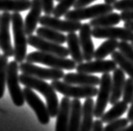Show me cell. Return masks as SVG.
<instances>
[{"instance_id": "obj_1", "label": "cell", "mask_w": 133, "mask_h": 131, "mask_svg": "<svg viewBox=\"0 0 133 131\" xmlns=\"http://www.w3.org/2000/svg\"><path fill=\"white\" fill-rule=\"evenodd\" d=\"M19 82L24 87L34 89L44 96L51 117L54 118L57 115L59 110V101L57 95L56 93V90L51 84L47 83L46 82L41 79L23 73L19 76Z\"/></svg>"}, {"instance_id": "obj_2", "label": "cell", "mask_w": 133, "mask_h": 131, "mask_svg": "<svg viewBox=\"0 0 133 131\" xmlns=\"http://www.w3.org/2000/svg\"><path fill=\"white\" fill-rule=\"evenodd\" d=\"M11 23L15 40V61L22 63L26 58L28 40L24 31V19L19 13L14 12L11 14Z\"/></svg>"}, {"instance_id": "obj_3", "label": "cell", "mask_w": 133, "mask_h": 131, "mask_svg": "<svg viewBox=\"0 0 133 131\" xmlns=\"http://www.w3.org/2000/svg\"><path fill=\"white\" fill-rule=\"evenodd\" d=\"M25 60L30 63H40L47 66L51 68L60 70L71 71L76 69L77 63L72 59L66 57H61L53 54L45 53L42 51H33L27 55Z\"/></svg>"}, {"instance_id": "obj_4", "label": "cell", "mask_w": 133, "mask_h": 131, "mask_svg": "<svg viewBox=\"0 0 133 131\" xmlns=\"http://www.w3.org/2000/svg\"><path fill=\"white\" fill-rule=\"evenodd\" d=\"M51 85L53 87L56 92H58L59 93L64 95V97L77 99L94 98L99 92V89L96 87L72 85L59 80L52 81Z\"/></svg>"}, {"instance_id": "obj_5", "label": "cell", "mask_w": 133, "mask_h": 131, "mask_svg": "<svg viewBox=\"0 0 133 131\" xmlns=\"http://www.w3.org/2000/svg\"><path fill=\"white\" fill-rule=\"evenodd\" d=\"M114 8L111 4L108 3H99L89 7H83L80 9H74L69 11L64 15L65 19L82 21L85 19H93L100 15L113 12Z\"/></svg>"}, {"instance_id": "obj_6", "label": "cell", "mask_w": 133, "mask_h": 131, "mask_svg": "<svg viewBox=\"0 0 133 131\" xmlns=\"http://www.w3.org/2000/svg\"><path fill=\"white\" fill-rule=\"evenodd\" d=\"M19 65L16 61H10L7 70V86H8L9 94L11 96L14 104L17 107L24 105V97L23 90L19 87Z\"/></svg>"}, {"instance_id": "obj_7", "label": "cell", "mask_w": 133, "mask_h": 131, "mask_svg": "<svg viewBox=\"0 0 133 131\" xmlns=\"http://www.w3.org/2000/svg\"><path fill=\"white\" fill-rule=\"evenodd\" d=\"M19 70L23 74L31 76L41 80H60L63 78L65 75L63 70L55 68H43L27 61L20 63L19 66Z\"/></svg>"}, {"instance_id": "obj_8", "label": "cell", "mask_w": 133, "mask_h": 131, "mask_svg": "<svg viewBox=\"0 0 133 131\" xmlns=\"http://www.w3.org/2000/svg\"><path fill=\"white\" fill-rule=\"evenodd\" d=\"M112 77L110 73H104L100 78L99 88L97 94L96 103L94 104V116L96 119H100L104 114L108 103L110 102L111 94Z\"/></svg>"}, {"instance_id": "obj_9", "label": "cell", "mask_w": 133, "mask_h": 131, "mask_svg": "<svg viewBox=\"0 0 133 131\" xmlns=\"http://www.w3.org/2000/svg\"><path fill=\"white\" fill-rule=\"evenodd\" d=\"M24 97L25 102L32 108L37 116L39 122L43 125H46L50 122V113H49L46 105L42 102L38 95L33 91V89L24 88L23 89Z\"/></svg>"}, {"instance_id": "obj_10", "label": "cell", "mask_w": 133, "mask_h": 131, "mask_svg": "<svg viewBox=\"0 0 133 131\" xmlns=\"http://www.w3.org/2000/svg\"><path fill=\"white\" fill-rule=\"evenodd\" d=\"M28 44L30 46L36 48L38 50L45 53L53 54L61 57H68L69 56V50L66 47L61 46L60 44H57L51 41L44 40L38 35L30 34L27 38Z\"/></svg>"}, {"instance_id": "obj_11", "label": "cell", "mask_w": 133, "mask_h": 131, "mask_svg": "<svg viewBox=\"0 0 133 131\" xmlns=\"http://www.w3.org/2000/svg\"><path fill=\"white\" fill-rule=\"evenodd\" d=\"M92 36L96 39H112L123 41H132L133 32L125 27H99L92 29Z\"/></svg>"}, {"instance_id": "obj_12", "label": "cell", "mask_w": 133, "mask_h": 131, "mask_svg": "<svg viewBox=\"0 0 133 131\" xmlns=\"http://www.w3.org/2000/svg\"><path fill=\"white\" fill-rule=\"evenodd\" d=\"M39 23L41 26L51 28L62 33L76 32L80 30L83 25L81 21H74V20L68 19L62 20L57 17H51V15L45 14L41 17Z\"/></svg>"}, {"instance_id": "obj_13", "label": "cell", "mask_w": 133, "mask_h": 131, "mask_svg": "<svg viewBox=\"0 0 133 131\" xmlns=\"http://www.w3.org/2000/svg\"><path fill=\"white\" fill-rule=\"evenodd\" d=\"M10 22L11 14L9 12H3L0 16V48L7 57H12L15 55L9 33Z\"/></svg>"}, {"instance_id": "obj_14", "label": "cell", "mask_w": 133, "mask_h": 131, "mask_svg": "<svg viewBox=\"0 0 133 131\" xmlns=\"http://www.w3.org/2000/svg\"><path fill=\"white\" fill-rule=\"evenodd\" d=\"M117 68V64L113 60H96L78 64L76 70L78 72L87 74L110 73Z\"/></svg>"}, {"instance_id": "obj_15", "label": "cell", "mask_w": 133, "mask_h": 131, "mask_svg": "<svg viewBox=\"0 0 133 131\" xmlns=\"http://www.w3.org/2000/svg\"><path fill=\"white\" fill-rule=\"evenodd\" d=\"M78 37L83 59L86 61H92L95 50L92 40V27L90 26L89 23L83 24L79 30Z\"/></svg>"}, {"instance_id": "obj_16", "label": "cell", "mask_w": 133, "mask_h": 131, "mask_svg": "<svg viewBox=\"0 0 133 131\" xmlns=\"http://www.w3.org/2000/svg\"><path fill=\"white\" fill-rule=\"evenodd\" d=\"M42 12V5L41 0H31V6L29 13L24 19V31L28 36L36 30L37 24L39 23Z\"/></svg>"}, {"instance_id": "obj_17", "label": "cell", "mask_w": 133, "mask_h": 131, "mask_svg": "<svg viewBox=\"0 0 133 131\" xmlns=\"http://www.w3.org/2000/svg\"><path fill=\"white\" fill-rule=\"evenodd\" d=\"M63 82L68 84L78 85V86H91L96 87L99 85L100 79L97 76H94L87 73H66L63 77Z\"/></svg>"}, {"instance_id": "obj_18", "label": "cell", "mask_w": 133, "mask_h": 131, "mask_svg": "<svg viewBox=\"0 0 133 131\" xmlns=\"http://www.w3.org/2000/svg\"><path fill=\"white\" fill-rule=\"evenodd\" d=\"M125 82V72L119 67L113 71L111 82V94L110 98V103L111 105L120 101V98L122 96L123 88Z\"/></svg>"}, {"instance_id": "obj_19", "label": "cell", "mask_w": 133, "mask_h": 131, "mask_svg": "<svg viewBox=\"0 0 133 131\" xmlns=\"http://www.w3.org/2000/svg\"><path fill=\"white\" fill-rule=\"evenodd\" d=\"M70 108H71L70 98L68 97L62 98L59 104L55 131H68Z\"/></svg>"}, {"instance_id": "obj_20", "label": "cell", "mask_w": 133, "mask_h": 131, "mask_svg": "<svg viewBox=\"0 0 133 131\" xmlns=\"http://www.w3.org/2000/svg\"><path fill=\"white\" fill-rule=\"evenodd\" d=\"M94 102L92 98H85L82 109V120L79 131H92Z\"/></svg>"}, {"instance_id": "obj_21", "label": "cell", "mask_w": 133, "mask_h": 131, "mask_svg": "<svg viewBox=\"0 0 133 131\" xmlns=\"http://www.w3.org/2000/svg\"><path fill=\"white\" fill-rule=\"evenodd\" d=\"M66 44H68V49L72 59L77 64L83 63L84 61L83 56V52L79 42V37L75 32L68 33L66 35Z\"/></svg>"}, {"instance_id": "obj_22", "label": "cell", "mask_w": 133, "mask_h": 131, "mask_svg": "<svg viewBox=\"0 0 133 131\" xmlns=\"http://www.w3.org/2000/svg\"><path fill=\"white\" fill-rule=\"evenodd\" d=\"M82 109L83 105L80 100L73 98L71 101L68 131H79L82 120Z\"/></svg>"}, {"instance_id": "obj_23", "label": "cell", "mask_w": 133, "mask_h": 131, "mask_svg": "<svg viewBox=\"0 0 133 131\" xmlns=\"http://www.w3.org/2000/svg\"><path fill=\"white\" fill-rule=\"evenodd\" d=\"M121 21V18L120 13L111 12L93 19L92 20H90L89 25L93 28L110 27V26H114L118 25V24H120Z\"/></svg>"}, {"instance_id": "obj_24", "label": "cell", "mask_w": 133, "mask_h": 131, "mask_svg": "<svg viewBox=\"0 0 133 131\" xmlns=\"http://www.w3.org/2000/svg\"><path fill=\"white\" fill-rule=\"evenodd\" d=\"M31 1L30 0H0V11L20 13L30 9Z\"/></svg>"}, {"instance_id": "obj_25", "label": "cell", "mask_w": 133, "mask_h": 131, "mask_svg": "<svg viewBox=\"0 0 133 131\" xmlns=\"http://www.w3.org/2000/svg\"><path fill=\"white\" fill-rule=\"evenodd\" d=\"M128 104L124 101H119L113 104V107L108 112H104L101 116V121L104 123H109L119 119L127 111Z\"/></svg>"}, {"instance_id": "obj_26", "label": "cell", "mask_w": 133, "mask_h": 131, "mask_svg": "<svg viewBox=\"0 0 133 131\" xmlns=\"http://www.w3.org/2000/svg\"><path fill=\"white\" fill-rule=\"evenodd\" d=\"M36 34L38 36H40L42 39L57 44L62 45L66 41V36L64 34L51 28H48V27H39L36 29Z\"/></svg>"}, {"instance_id": "obj_27", "label": "cell", "mask_w": 133, "mask_h": 131, "mask_svg": "<svg viewBox=\"0 0 133 131\" xmlns=\"http://www.w3.org/2000/svg\"><path fill=\"white\" fill-rule=\"evenodd\" d=\"M118 40L109 39L100 45V46L94 50V58L95 60H103L106 56H110L118 48Z\"/></svg>"}, {"instance_id": "obj_28", "label": "cell", "mask_w": 133, "mask_h": 131, "mask_svg": "<svg viewBox=\"0 0 133 131\" xmlns=\"http://www.w3.org/2000/svg\"><path fill=\"white\" fill-rule=\"evenodd\" d=\"M110 56L112 60L120 67L121 70L133 79V63L131 61H129L127 57H125L120 51L115 50Z\"/></svg>"}, {"instance_id": "obj_29", "label": "cell", "mask_w": 133, "mask_h": 131, "mask_svg": "<svg viewBox=\"0 0 133 131\" xmlns=\"http://www.w3.org/2000/svg\"><path fill=\"white\" fill-rule=\"evenodd\" d=\"M9 59L5 55L0 56V98L4 95L5 85L7 83V70H8Z\"/></svg>"}, {"instance_id": "obj_30", "label": "cell", "mask_w": 133, "mask_h": 131, "mask_svg": "<svg viewBox=\"0 0 133 131\" xmlns=\"http://www.w3.org/2000/svg\"><path fill=\"white\" fill-rule=\"evenodd\" d=\"M77 0H61L58 3V4L54 8L52 14L54 17L60 18L62 16H64L66 13L69 11L71 7H73Z\"/></svg>"}, {"instance_id": "obj_31", "label": "cell", "mask_w": 133, "mask_h": 131, "mask_svg": "<svg viewBox=\"0 0 133 131\" xmlns=\"http://www.w3.org/2000/svg\"><path fill=\"white\" fill-rule=\"evenodd\" d=\"M122 98L125 103L127 104L131 103L133 99V79L129 77L125 79L123 92H122Z\"/></svg>"}, {"instance_id": "obj_32", "label": "cell", "mask_w": 133, "mask_h": 131, "mask_svg": "<svg viewBox=\"0 0 133 131\" xmlns=\"http://www.w3.org/2000/svg\"><path fill=\"white\" fill-rule=\"evenodd\" d=\"M128 119H117L104 127V131H121L125 127L128 125Z\"/></svg>"}, {"instance_id": "obj_33", "label": "cell", "mask_w": 133, "mask_h": 131, "mask_svg": "<svg viewBox=\"0 0 133 131\" xmlns=\"http://www.w3.org/2000/svg\"><path fill=\"white\" fill-rule=\"evenodd\" d=\"M119 51L133 63V46L127 41L121 40L118 44Z\"/></svg>"}, {"instance_id": "obj_34", "label": "cell", "mask_w": 133, "mask_h": 131, "mask_svg": "<svg viewBox=\"0 0 133 131\" xmlns=\"http://www.w3.org/2000/svg\"><path fill=\"white\" fill-rule=\"evenodd\" d=\"M114 9L119 11H125V10L133 9V0H117L113 4Z\"/></svg>"}, {"instance_id": "obj_35", "label": "cell", "mask_w": 133, "mask_h": 131, "mask_svg": "<svg viewBox=\"0 0 133 131\" xmlns=\"http://www.w3.org/2000/svg\"><path fill=\"white\" fill-rule=\"evenodd\" d=\"M42 11L45 15H51L54 10V0H41Z\"/></svg>"}, {"instance_id": "obj_36", "label": "cell", "mask_w": 133, "mask_h": 131, "mask_svg": "<svg viewBox=\"0 0 133 131\" xmlns=\"http://www.w3.org/2000/svg\"><path fill=\"white\" fill-rule=\"evenodd\" d=\"M121 18L122 21H124V22L133 21V9L121 11Z\"/></svg>"}, {"instance_id": "obj_37", "label": "cell", "mask_w": 133, "mask_h": 131, "mask_svg": "<svg viewBox=\"0 0 133 131\" xmlns=\"http://www.w3.org/2000/svg\"><path fill=\"white\" fill-rule=\"evenodd\" d=\"M94 1H96V0H77L73 7H74V9L83 8V7H87L89 5L90 3H94Z\"/></svg>"}, {"instance_id": "obj_38", "label": "cell", "mask_w": 133, "mask_h": 131, "mask_svg": "<svg viewBox=\"0 0 133 131\" xmlns=\"http://www.w3.org/2000/svg\"><path fill=\"white\" fill-rule=\"evenodd\" d=\"M92 131H104L103 123H102V121H101V120L96 119L95 121H94Z\"/></svg>"}, {"instance_id": "obj_39", "label": "cell", "mask_w": 133, "mask_h": 131, "mask_svg": "<svg viewBox=\"0 0 133 131\" xmlns=\"http://www.w3.org/2000/svg\"><path fill=\"white\" fill-rule=\"evenodd\" d=\"M127 119L129 122H133V99L131 102V105L130 108L128 109V113H127Z\"/></svg>"}, {"instance_id": "obj_40", "label": "cell", "mask_w": 133, "mask_h": 131, "mask_svg": "<svg viewBox=\"0 0 133 131\" xmlns=\"http://www.w3.org/2000/svg\"><path fill=\"white\" fill-rule=\"evenodd\" d=\"M125 28L128 29L129 30L133 32V21H129V22H124V26Z\"/></svg>"}, {"instance_id": "obj_41", "label": "cell", "mask_w": 133, "mask_h": 131, "mask_svg": "<svg viewBox=\"0 0 133 131\" xmlns=\"http://www.w3.org/2000/svg\"><path fill=\"white\" fill-rule=\"evenodd\" d=\"M121 131H133V122L131 123V125L125 127V128L123 129H121Z\"/></svg>"}, {"instance_id": "obj_42", "label": "cell", "mask_w": 133, "mask_h": 131, "mask_svg": "<svg viewBox=\"0 0 133 131\" xmlns=\"http://www.w3.org/2000/svg\"><path fill=\"white\" fill-rule=\"evenodd\" d=\"M104 1L105 3H108V4H111L112 5L115 2H116L117 0H104Z\"/></svg>"}, {"instance_id": "obj_43", "label": "cell", "mask_w": 133, "mask_h": 131, "mask_svg": "<svg viewBox=\"0 0 133 131\" xmlns=\"http://www.w3.org/2000/svg\"><path fill=\"white\" fill-rule=\"evenodd\" d=\"M131 46H133V40H132V41H131Z\"/></svg>"}, {"instance_id": "obj_44", "label": "cell", "mask_w": 133, "mask_h": 131, "mask_svg": "<svg viewBox=\"0 0 133 131\" xmlns=\"http://www.w3.org/2000/svg\"><path fill=\"white\" fill-rule=\"evenodd\" d=\"M56 1H57V2H60V1H61V0H56Z\"/></svg>"}, {"instance_id": "obj_45", "label": "cell", "mask_w": 133, "mask_h": 131, "mask_svg": "<svg viewBox=\"0 0 133 131\" xmlns=\"http://www.w3.org/2000/svg\"><path fill=\"white\" fill-rule=\"evenodd\" d=\"M0 16H1V15H0Z\"/></svg>"}]
</instances>
